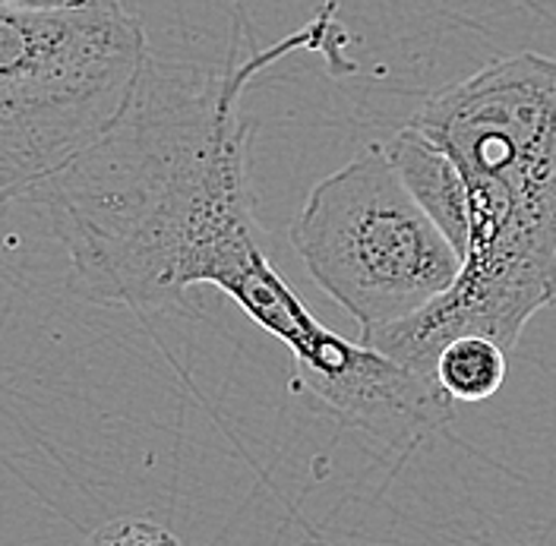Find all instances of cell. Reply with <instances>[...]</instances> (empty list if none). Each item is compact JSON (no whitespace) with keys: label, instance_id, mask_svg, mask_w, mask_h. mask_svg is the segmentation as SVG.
Listing matches in <instances>:
<instances>
[{"label":"cell","instance_id":"obj_1","mask_svg":"<svg viewBox=\"0 0 556 546\" xmlns=\"http://www.w3.org/2000/svg\"><path fill=\"white\" fill-rule=\"evenodd\" d=\"M243 20L238 3L222 67L149 54L114 127L33 190L83 301L190 309V288L225 291L266 256L247 177L253 127L241 114L243 89L291 51L329 48L342 29L329 3L301 33L238 61Z\"/></svg>","mask_w":556,"mask_h":546},{"label":"cell","instance_id":"obj_2","mask_svg":"<svg viewBox=\"0 0 556 546\" xmlns=\"http://www.w3.org/2000/svg\"><path fill=\"white\" fill-rule=\"evenodd\" d=\"M412 124L465 180L468 250L446 294L361 332V344L433 379L446 342L484 335L509 354L556 304V61L538 51L496 58L430 96Z\"/></svg>","mask_w":556,"mask_h":546},{"label":"cell","instance_id":"obj_3","mask_svg":"<svg viewBox=\"0 0 556 546\" xmlns=\"http://www.w3.org/2000/svg\"><path fill=\"white\" fill-rule=\"evenodd\" d=\"M149 54L124 0L0 3V205L33 196L114 127Z\"/></svg>","mask_w":556,"mask_h":546},{"label":"cell","instance_id":"obj_4","mask_svg":"<svg viewBox=\"0 0 556 546\" xmlns=\"http://www.w3.org/2000/svg\"><path fill=\"white\" fill-rule=\"evenodd\" d=\"M291 243L361 332L415 316L462 269V256L405 190L382 145H367L313 187Z\"/></svg>","mask_w":556,"mask_h":546},{"label":"cell","instance_id":"obj_5","mask_svg":"<svg viewBox=\"0 0 556 546\" xmlns=\"http://www.w3.org/2000/svg\"><path fill=\"white\" fill-rule=\"evenodd\" d=\"M225 294L291 351L294 389L311 392L382 452L408 455L440 427L446 402L433 379L326 329L276 272L269 256L247 266Z\"/></svg>","mask_w":556,"mask_h":546},{"label":"cell","instance_id":"obj_6","mask_svg":"<svg viewBox=\"0 0 556 546\" xmlns=\"http://www.w3.org/2000/svg\"><path fill=\"white\" fill-rule=\"evenodd\" d=\"M389 162L402 177L405 190L446 234L455 253L465 259L468 250V190L450 155L427 139L415 124H405L386 145Z\"/></svg>","mask_w":556,"mask_h":546},{"label":"cell","instance_id":"obj_7","mask_svg":"<svg viewBox=\"0 0 556 546\" xmlns=\"http://www.w3.org/2000/svg\"><path fill=\"white\" fill-rule=\"evenodd\" d=\"M433 382L452 405H481L506 382V351L484 335H458L437 354Z\"/></svg>","mask_w":556,"mask_h":546},{"label":"cell","instance_id":"obj_8","mask_svg":"<svg viewBox=\"0 0 556 546\" xmlns=\"http://www.w3.org/2000/svg\"><path fill=\"white\" fill-rule=\"evenodd\" d=\"M83 546H184L168 528L146 518H114L89 534Z\"/></svg>","mask_w":556,"mask_h":546},{"label":"cell","instance_id":"obj_9","mask_svg":"<svg viewBox=\"0 0 556 546\" xmlns=\"http://www.w3.org/2000/svg\"><path fill=\"white\" fill-rule=\"evenodd\" d=\"M7 7H23V10H64V7H76L79 0H0Z\"/></svg>","mask_w":556,"mask_h":546}]
</instances>
